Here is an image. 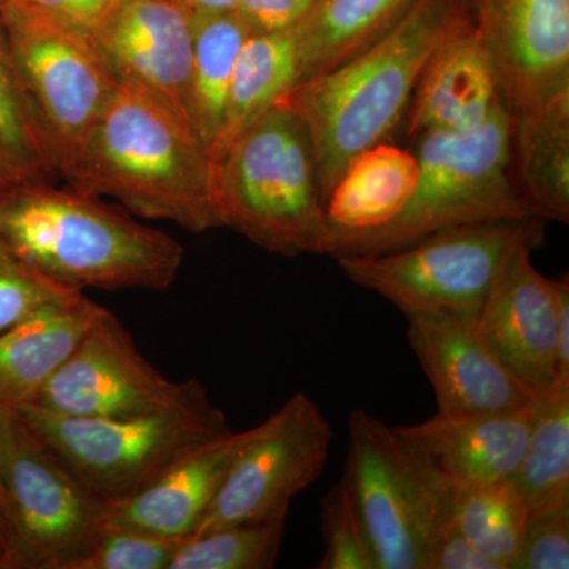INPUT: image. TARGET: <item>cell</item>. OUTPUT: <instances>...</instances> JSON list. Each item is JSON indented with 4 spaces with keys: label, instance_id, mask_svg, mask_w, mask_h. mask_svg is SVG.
<instances>
[{
    "label": "cell",
    "instance_id": "cell-19",
    "mask_svg": "<svg viewBox=\"0 0 569 569\" xmlns=\"http://www.w3.org/2000/svg\"><path fill=\"white\" fill-rule=\"evenodd\" d=\"M247 433L230 432L181 460L149 488L107 503V526L192 537Z\"/></svg>",
    "mask_w": 569,
    "mask_h": 569
},
{
    "label": "cell",
    "instance_id": "cell-21",
    "mask_svg": "<svg viewBox=\"0 0 569 569\" xmlns=\"http://www.w3.org/2000/svg\"><path fill=\"white\" fill-rule=\"evenodd\" d=\"M418 173L417 156L389 141L353 157L325 200L329 254L343 238L381 230L399 217L413 194Z\"/></svg>",
    "mask_w": 569,
    "mask_h": 569
},
{
    "label": "cell",
    "instance_id": "cell-28",
    "mask_svg": "<svg viewBox=\"0 0 569 569\" xmlns=\"http://www.w3.org/2000/svg\"><path fill=\"white\" fill-rule=\"evenodd\" d=\"M0 152L28 181L59 178L43 127L0 22Z\"/></svg>",
    "mask_w": 569,
    "mask_h": 569
},
{
    "label": "cell",
    "instance_id": "cell-20",
    "mask_svg": "<svg viewBox=\"0 0 569 569\" xmlns=\"http://www.w3.org/2000/svg\"><path fill=\"white\" fill-rule=\"evenodd\" d=\"M103 310L80 291L0 335V406L18 410L32 403Z\"/></svg>",
    "mask_w": 569,
    "mask_h": 569
},
{
    "label": "cell",
    "instance_id": "cell-41",
    "mask_svg": "<svg viewBox=\"0 0 569 569\" xmlns=\"http://www.w3.org/2000/svg\"><path fill=\"white\" fill-rule=\"evenodd\" d=\"M7 539H6V520H3L2 511H0V569H6Z\"/></svg>",
    "mask_w": 569,
    "mask_h": 569
},
{
    "label": "cell",
    "instance_id": "cell-8",
    "mask_svg": "<svg viewBox=\"0 0 569 569\" xmlns=\"http://www.w3.org/2000/svg\"><path fill=\"white\" fill-rule=\"evenodd\" d=\"M545 220L460 224L377 254H337L351 282L395 305L407 318H478L490 287L520 242H542Z\"/></svg>",
    "mask_w": 569,
    "mask_h": 569
},
{
    "label": "cell",
    "instance_id": "cell-2",
    "mask_svg": "<svg viewBox=\"0 0 569 569\" xmlns=\"http://www.w3.org/2000/svg\"><path fill=\"white\" fill-rule=\"evenodd\" d=\"M63 179L77 192L114 198L134 216L189 233L222 227L208 146L190 123L126 78Z\"/></svg>",
    "mask_w": 569,
    "mask_h": 569
},
{
    "label": "cell",
    "instance_id": "cell-6",
    "mask_svg": "<svg viewBox=\"0 0 569 569\" xmlns=\"http://www.w3.org/2000/svg\"><path fill=\"white\" fill-rule=\"evenodd\" d=\"M14 411L104 503L141 492L198 449L233 432L197 380H189L173 406L140 417H63L36 406Z\"/></svg>",
    "mask_w": 569,
    "mask_h": 569
},
{
    "label": "cell",
    "instance_id": "cell-37",
    "mask_svg": "<svg viewBox=\"0 0 569 569\" xmlns=\"http://www.w3.org/2000/svg\"><path fill=\"white\" fill-rule=\"evenodd\" d=\"M557 306V383L569 387V283L568 277L553 279Z\"/></svg>",
    "mask_w": 569,
    "mask_h": 569
},
{
    "label": "cell",
    "instance_id": "cell-18",
    "mask_svg": "<svg viewBox=\"0 0 569 569\" xmlns=\"http://www.w3.org/2000/svg\"><path fill=\"white\" fill-rule=\"evenodd\" d=\"M501 107L492 61L470 28L427 62L408 104L407 130L415 140L430 133L473 132Z\"/></svg>",
    "mask_w": 569,
    "mask_h": 569
},
{
    "label": "cell",
    "instance_id": "cell-29",
    "mask_svg": "<svg viewBox=\"0 0 569 569\" xmlns=\"http://www.w3.org/2000/svg\"><path fill=\"white\" fill-rule=\"evenodd\" d=\"M287 512L258 522L234 523L192 535L170 569H271L284 537Z\"/></svg>",
    "mask_w": 569,
    "mask_h": 569
},
{
    "label": "cell",
    "instance_id": "cell-10",
    "mask_svg": "<svg viewBox=\"0 0 569 569\" xmlns=\"http://www.w3.org/2000/svg\"><path fill=\"white\" fill-rule=\"evenodd\" d=\"M11 54L50 142L61 178L80 156L119 78L92 33L29 0L0 11Z\"/></svg>",
    "mask_w": 569,
    "mask_h": 569
},
{
    "label": "cell",
    "instance_id": "cell-35",
    "mask_svg": "<svg viewBox=\"0 0 569 569\" xmlns=\"http://www.w3.org/2000/svg\"><path fill=\"white\" fill-rule=\"evenodd\" d=\"M426 569H500L496 561L481 552L462 533L458 527H449L430 546L427 553Z\"/></svg>",
    "mask_w": 569,
    "mask_h": 569
},
{
    "label": "cell",
    "instance_id": "cell-31",
    "mask_svg": "<svg viewBox=\"0 0 569 569\" xmlns=\"http://www.w3.org/2000/svg\"><path fill=\"white\" fill-rule=\"evenodd\" d=\"M80 291L41 274L0 242V335L41 307L63 301Z\"/></svg>",
    "mask_w": 569,
    "mask_h": 569
},
{
    "label": "cell",
    "instance_id": "cell-27",
    "mask_svg": "<svg viewBox=\"0 0 569 569\" xmlns=\"http://www.w3.org/2000/svg\"><path fill=\"white\" fill-rule=\"evenodd\" d=\"M455 522L482 556L500 569H512L522 549L529 511L509 479L456 489Z\"/></svg>",
    "mask_w": 569,
    "mask_h": 569
},
{
    "label": "cell",
    "instance_id": "cell-42",
    "mask_svg": "<svg viewBox=\"0 0 569 569\" xmlns=\"http://www.w3.org/2000/svg\"><path fill=\"white\" fill-rule=\"evenodd\" d=\"M14 0H0V11L3 9H7V7L10 6V3H13Z\"/></svg>",
    "mask_w": 569,
    "mask_h": 569
},
{
    "label": "cell",
    "instance_id": "cell-32",
    "mask_svg": "<svg viewBox=\"0 0 569 569\" xmlns=\"http://www.w3.org/2000/svg\"><path fill=\"white\" fill-rule=\"evenodd\" d=\"M187 538L107 526L77 569H170Z\"/></svg>",
    "mask_w": 569,
    "mask_h": 569
},
{
    "label": "cell",
    "instance_id": "cell-40",
    "mask_svg": "<svg viewBox=\"0 0 569 569\" xmlns=\"http://www.w3.org/2000/svg\"><path fill=\"white\" fill-rule=\"evenodd\" d=\"M26 181H28V179H26L24 176L6 159V156L0 152V192H6L10 187Z\"/></svg>",
    "mask_w": 569,
    "mask_h": 569
},
{
    "label": "cell",
    "instance_id": "cell-5",
    "mask_svg": "<svg viewBox=\"0 0 569 569\" xmlns=\"http://www.w3.org/2000/svg\"><path fill=\"white\" fill-rule=\"evenodd\" d=\"M419 173L406 209L388 227L348 236L337 254H377L460 224L538 219L512 179V123L507 107L478 130L417 138Z\"/></svg>",
    "mask_w": 569,
    "mask_h": 569
},
{
    "label": "cell",
    "instance_id": "cell-22",
    "mask_svg": "<svg viewBox=\"0 0 569 569\" xmlns=\"http://www.w3.org/2000/svg\"><path fill=\"white\" fill-rule=\"evenodd\" d=\"M519 189L541 220L569 222V102L511 116Z\"/></svg>",
    "mask_w": 569,
    "mask_h": 569
},
{
    "label": "cell",
    "instance_id": "cell-25",
    "mask_svg": "<svg viewBox=\"0 0 569 569\" xmlns=\"http://www.w3.org/2000/svg\"><path fill=\"white\" fill-rule=\"evenodd\" d=\"M192 123L209 152L219 140L239 54L250 29L234 10L194 13Z\"/></svg>",
    "mask_w": 569,
    "mask_h": 569
},
{
    "label": "cell",
    "instance_id": "cell-15",
    "mask_svg": "<svg viewBox=\"0 0 569 569\" xmlns=\"http://www.w3.org/2000/svg\"><path fill=\"white\" fill-rule=\"evenodd\" d=\"M408 342L447 415H507L533 410L538 396L498 361L479 335L477 318L419 316Z\"/></svg>",
    "mask_w": 569,
    "mask_h": 569
},
{
    "label": "cell",
    "instance_id": "cell-26",
    "mask_svg": "<svg viewBox=\"0 0 569 569\" xmlns=\"http://www.w3.org/2000/svg\"><path fill=\"white\" fill-rule=\"evenodd\" d=\"M511 481L529 518L569 507V387L538 397L526 451Z\"/></svg>",
    "mask_w": 569,
    "mask_h": 569
},
{
    "label": "cell",
    "instance_id": "cell-16",
    "mask_svg": "<svg viewBox=\"0 0 569 569\" xmlns=\"http://www.w3.org/2000/svg\"><path fill=\"white\" fill-rule=\"evenodd\" d=\"M93 39L118 78L137 82L193 127V22L183 0H121Z\"/></svg>",
    "mask_w": 569,
    "mask_h": 569
},
{
    "label": "cell",
    "instance_id": "cell-36",
    "mask_svg": "<svg viewBox=\"0 0 569 569\" xmlns=\"http://www.w3.org/2000/svg\"><path fill=\"white\" fill-rule=\"evenodd\" d=\"M37 9L47 11L67 24L96 33L118 9L121 0H29Z\"/></svg>",
    "mask_w": 569,
    "mask_h": 569
},
{
    "label": "cell",
    "instance_id": "cell-38",
    "mask_svg": "<svg viewBox=\"0 0 569 569\" xmlns=\"http://www.w3.org/2000/svg\"><path fill=\"white\" fill-rule=\"evenodd\" d=\"M13 419L14 410L0 406V466H2L3 458H6L7 449H9ZM0 511H2V488H0Z\"/></svg>",
    "mask_w": 569,
    "mask_h": 569
},
{
    "label": "cell",
    "instance_id": "cell-39",
    "mask_svg": "<svg viewBox=\"0 0 569 569\" xmlns=\"http://www.w3.org/2000/svg\"><path fill=\"white\" fill-rule=\"evenodd\" d=\"M194 13H213V11H231L238 0H183Z\"/></svg>",
    "mask_w": 569,
    "mask_h": 569
},
{
    "label": "cell",
    "instance_id": "cell-1",
    "mask_svg": "<svg viewBox=\"0 0 569 569\" xmlns=\"http://www.w3.org/2000/svg\"><path fill=\"white\" fill-rule=\"evenodd\" d=\"M473 28L467 0H415L383 36L288 93L316 152L323 198L359 152L406 121L419 77L441 47Z\"/></svg>",
    "mask_w": 569,
    "mask_h": 569
},
{
    "label": "cell",
    "instance_id": "cell-9",
    "mask_svg": "<svg viewBox=\"0 0 569 569\" xmlns=\"http://www.w3.org/2000/svg\"><path fill=\"white\" fill-rule=\"evenodd\" d=\"M0 488L6 569H77L107 529V503L17 411Z\"/></svg>",
    "mask_w": 569,
    "mask_h": 569
},
{
    "label": "cell",
    "instance_id": "cell-4",
    "mask_svg": "<svg viewBox=\"0 0 569 569\" xmlns=\"http://www.w3.org/2000/svg\"><path fill=\"white\" fill-rule=\"evenodd\" d=\"M213 197L222 227L266 252L331 250L312 141L287 103L246 127L213 162Z\"/></svg>",
    "mask_w": 569,
    "mask_h": 569
},
{
    "label": "cell",
    "instance_id": "cell-3",
    "mask_svg": "<svg viewBox=\"0 0 569 569\" xmlns=\"http://www.w3.org/2000/svg\"><path fill=\"white\" fill-rule=\"evenodd\" d=\"M0 242L41 274L74 290H167L183 247L99 197L26 181L0 192Z\"/></svg>",
    "mask_w": 569,
    "mask_h": 569
},
{
    "label": "cell",
    "instance_id": "cell-12",
    "mask_svg": "<svg viewBox=\"0 0 569 569\" xmlns=\"http://www.w3.org/2000/svg\"><path fill=\"white\" fill-rule=\"evenodd\" d=\"M189 387L168 380L104 309L29 406L77 418H132L173 406Z\"/></svg>",
    "mask_w": 569,
    "mask_h": 569
},
{
    "label": "cell",
    "instance_id": "cell-14",
    "mask_svg": "<svg viewBox=\"0 0 569 569\" xmlns=\"http://www.w3.org/2000/svg\"><path fill=\"white\" fill-rule=\"evenodd\" d=\"M539 244L526 241L511 250L477 318L486 346L538 397L560 387L553 279L531 263V252Z\"/></svg>",
    "mask_w": 569,
    "mask_h": 569
},
{
    "label": "cell",
    "instance_id": "cell-24",
    "mask_svg": "<svg viewBox=\"0 0 569 569\" xmlns=\"http://www.w3.org/2000/svg\"><path fill=\"white\" fill-rule=\"evenodd\" d=\"M415 0H317L295 26L299 84L335 69L391 28Z\"/></svg>",
    "mask_w": 569,
    "mask_h": 569
},
{
    "label": "cell",
    "instance_id": "cell-7",
    "mask_svg": "<svg viewBox=\"0 0 569 569\" xmlns=\"http://www.w3.org/2000/svg\"><path fill=\"white\" fill-rule=\"evenodd\" d=\"M342 481L378 569H426L430 546L455 526L456 489L396 427L355 410Z\"/></svg>",
    "mask_w": 569,
    "mask_h": 569
},
{
    "label": "cell",
    "instance_id": "cell-17",
    "mask_svg": "<svg viewBox=\"0 0 569 569\" xmlns=\"http://www.w3.org/2000/svg\"><path fill=\"white\" fill-rule=\"evenodd\" d=\"M535 408L507 415L437 411L426 421L396 429L455 489L496 485L515 477L529 440Z\"/></svg>",
    "mask_w": 569,
    "mask_h": 569
},
{
    "label": "cell",
    "instance_id": "cell-30",
    "mask_svg": "<svg viewBox=\"0 0 569 569\" xmlns=\"http://www.w3.org/2000/svg\"><path fill=\"white\" fill-rule=\"evenodd\" d=\"M325 556L318 569H378L372 546L346 482L340 479L321 501Z\"/></svg>",
    "mask_w": 569,
    "mask_h": 569
},
{
    "label": "cell",
    "instance_id": "cell-23",
    "mask_svg": "<svg viewBox=\"0 0 569 569\" xmlns=\"http://www.w3.org/2000/svg\"><path fill=\"white\" fill-rule=\"evenodd\" d=\"M298 84L296 28L250 33L236 63L222 132L211 149L212 163L246 127L282 103Z\"/></svg>",
    "mask_w": 569,
    "mask_h": 569
},
{
    "label": "cell",
    "instance_id": "cell-11",
    "mask_svg": "<svg viewBox=\"0 0 569 569\" xmlns=\"http://www.w3.org/2000/svg\"><path fill=\"white\" fill-rule=\"evenodd\" d=\"M332 437L320 407L302 392L291 396L249 429L193 535L287 512L291 500L320 478Z\"/></svg>",
    "mask_w": 569,
    "mask_h": 569
},
{
    "label": "cell",
    "instance_id": "cell-13",
    "mask_svg": "<svg viewBox=\"0 0 569 569\" xmlns=\"http://www.w3.org/2000/svg\"><path fill=\"white\" fill-rule=\"evenodd\" d=\"M509 114L569 102V0H467Z\"/></svg>",
    "mask_w": 569,
    "mask_h": 569
},
{
    "label": "cell",
    "instance_id": "cell-33",
    "mask_svg": "<svg viewBox=\"0 0 569 569\" xmlns=\"http://www.w3.org/2000/svg\"><path fill=\"white\" fill-rule=\"evenodd\" d=\"M569 568V507L529 518L522 549L512 569Z\"/></svg>",
    "mask_w": 569,
    "mask_h": 569
},
{
    "label": "cell",
    "instance_id": "cell-34",
    "mask_svg": "<svg viewBox=\"0 0 569 569\" xmlns=\"http://www.w3.org/2000/svg\"><path fill=\"white\" fill-rule=\"evenodd\" d=\"M317 0H238L236 13L250 32H274L295 28Z\"/></svg>",
    "mask_w": 569,
    "mask_h": 569
}]
</instances>
